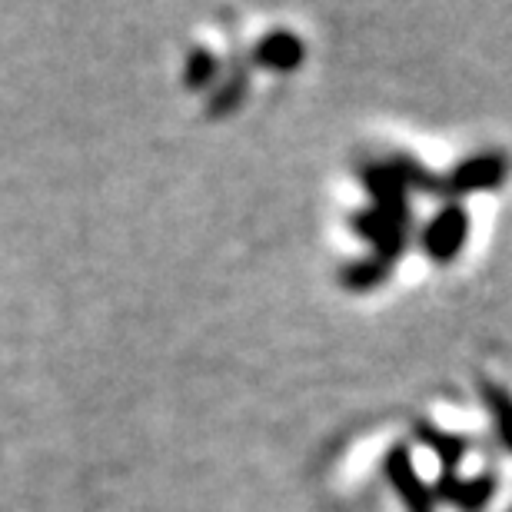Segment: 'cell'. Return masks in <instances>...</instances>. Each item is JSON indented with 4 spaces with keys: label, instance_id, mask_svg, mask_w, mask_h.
I'll return each instance as SVG.
<instances>
[{
    "label": "cell",
    "instance_id": "cell-1",
    "mask_svg": "<svg viewBox=\"0 0 512 512\" xmlns=\"http://www.w3.org/2000/svg\"><path fill=\"white\" fill-rule=\"evenodd\" d=\"M509 170H512V163L506 153H499V150L469 153L466 160H459L443 177V193L453 200L469 197V193H489L509 177Z\"/></svg>",
    "mask_w": 512,
    "mask_h": 512
},
{
    "label": "cell",
    "instance_id": "cell-2",
    "mask_svg": "<svg viewBox=\"0 0 512 512\" xmlns=\"http://www.w3.org/2000/svg\"><path fill=\"white\" fill-rule=\"evenodd\" d=\"M469 240V213L459 200H446L419 233V247L433 263H453Z\"/></svg>",
    "mask_w": 512,
    "mask_h": 512
},
{
    "label": "cell",
    "instance_id": "cell-4",
    "mask_svg": "<svg viewBox=\"0 0 512 512\" xmlns=\"http://www.w3.org/2000/svg\"><path fill=\"white\" fill-rule=\"evenodd\" d=\"M363 183L373 197V210L386 213L389 220L409 227L413 223V207H409V190L406 183L399 180V173L389 167V163H373V167L363 170Z\"/></svg>",
    "mask_w": 512,
    "mask_h": 512
},
{
    "label": "cell",
    "instance_id": "cell-10",
    "mask_svg": "<svg viewBox=\"0 0 512 512\" xmlns=\"http://www.w3.org/2000/svg\"><path fill=\"white\" fill-rule=\"evenodd\" d=\"M389 273H393V263L383 260V256H366V260H353L346 270L340 273L343 286H350V290H373V286H380L389 280Z\"/></svg>",
    "mask_w": 512,
    "mask_h": 512
},
{
    "label": "cell",
    "instance_id": "cell-5",
    "mask_svg": "<svg viewBox=\"0 0 512 512\" xmlns=\"http://www.w3.org/2000/svg\"><path fill=\"white\" fill-rule=\"evenodd\" d=\"M353 227H356V233H360L363 240H370L373 256H383V260L393 263L396 256L406 253V233H409V227H403V223H396V220H389L386 213H380V210H373V207L360 210L353 217Z\"/></svg>",
    "mask_w": 512,
    "mask_h": 512
},
{
    "label": "cell",
    "instance_id": "cell-6",
    "mask_svg": "<svg viewBox=\"0 0 512 512\" xmlns=\"http://www.w3.org/2000/svg\"><path fill=\"white\" fill-rule=\"evenodd\" d=\"M416 439L439 459L443 473H456L459 463H463L466 453H469L466 436H456V433H449V429H439L436 423H429V419H419L416 423Z\"/></svg>",
    "mask_w": 512,
    "mask_h": 512
},
{
    "label": "cell",
    "instance_id": "cell-8",
    "mask_svg": "<svg viewBox=\"0 0 512 512\" xmlns=\"http://www.w3.org/2000/svg\"><path fill=\"white\" fill-rule=\"evenodd\" d=\"M256 60L273 70H293L303 64V40L293 34H270L256 47Z\"/></svg>",
    "mask_w": 512,
    "mask_h": 512
},
{
    "label": "cell",
    "instance_id": "cell-9",
    "mask_svg": "<svg viewBox=\"0 0 512 512\" xmlns=\"http://www.w3.org/2000/svg\"><path fill=\"white\" fill-rule=\"evenodd\" d=\"M493 496H496V473H479L473 479H459L449 506H456L459 512H483Z\"/></svg>",
    "mask_w": 512,
    "mask_h": 512
},
{
    "label": "cell",
    "instance_id": "cell-3",
    "mask_svg": "<svg viewBox=\"0 0 512 512\" xmlns=\"http://www.w3.org/2000/svg\"><path fill=\"white\" fill-rule=\"evenodd\" d=\"M386 479L389 486L396 489V496L406 503V512H436V499H433V489L426 486V479L416 473V463H413V453L409 446H393L386 453Z\"/></svg>",
    "mask_w": 512,
    "mask_h": 512
},
{
    "label": "cell",
    "instance_id": "cell-11",
    "mask_svg": "<svg viewBox=\"0 0 512 512\" xmlns=\"http://www.w3.org/2000/svg\"><path fill=\"white\" fill-rule=\"evenodd\" d=\"M389 167L399 173V180L406 183V190H419V193H443V177H436V173H429L423 163L416 157H409V153H396V157H389Z\"/></svg>",
    "mask_w": 512,
    "mask_h": 512
},
{
    "label": "cell",
    "instance_id": "cell-7",
    "mask_svg": "<svg viewBox=\"0 0 512 512\" xmlns=\"http://www.w3.org/2000/svg\"><path fill=\"white\" fill-rule=\"evenodd\" d=\"M479 393H483V403L489 409V416H493L499 443L512 453V393L493 380H479Z\"/></svg>",
    "mask_w": 512,
    "mask_h": 512
}]
</instances>
